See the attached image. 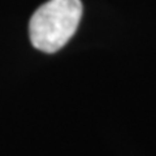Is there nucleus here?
<instances>
[{"instance_id": "f257e3e1", "label": "nucleus", "mask_w": 156, "mask_h": 156, "mask_svg": "<svg viewBox=\"0 0 156 156\" xmlns=\"http://www.w3.org/2000/svg\"><path fill=\"white\" fill-rule=\"evenodd\" d=\"M82 17L81 0H48L30 18L29 35L39 51L53 53L74 35Z\"/></svg>"}]
</instances>
